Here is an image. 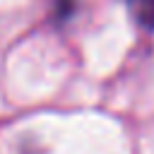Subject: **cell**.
Returning <instances> with one entry per match:
<instances>
[{"instance_id": "6da1fadb", "label": "cell", "mask_w": 154, "mask_h": 154, "mask_svg": "<svg viewBox=\"0 0 154 154\" xmlns=\"http://www.w3.org/2000/svg\"><path fill=\"white\" fill-rule=\"evenodd\" d=\"M125 5L137 24L154 31V0H125Z\"/></svg>"}]
</instances>
